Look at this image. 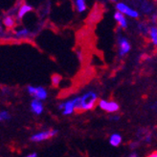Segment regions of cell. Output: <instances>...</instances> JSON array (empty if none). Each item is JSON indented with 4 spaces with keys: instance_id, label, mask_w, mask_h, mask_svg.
<instances>
[{
    "instance_id": "obj_24",
    "label": "cell",
    "mask_w": 157,
    "mask_h": 157,
    "mask_svg": "<svg viewBox=\"0 0 157 157\" xmlns=\"http://www.w3.org/2000/svg\"><path fill=\"white\" fill-rule=\"evenodd\" d=\"M119 119H120L119 116H112V117L110 118V120H111V121H119Z\"/></svg>"
},
{
    "instance_id": "obj_25",
    "label": "cell",
    "mask_w": 157,
    "mask_h": 157,
    "mask_svg": "<svg viewBox=\"0 0 157 157\" xmlns=\"http://www.w3.org/2000/svg\"><path fill=\"white\" fill-rule=\"evenodd\" d=\"M156 108V104H154V105H151V109H152V110H154Z\"/></svg>"
},
{
    "instance_id": "obj_19",
    "label": "cell",
    "mask_w": 157,
    "mask_h": 157,
    "mask_svg": "<svg viewBox=\"0 0 157 157\" xmlns=\"http://www.w3.org/2000/svg\"><path fill=\"white\" fill-rule=\"evenodd\" d=\"M10 113L7 110H2L0 111V121L1 122H7L8 120H10Z\"/></svg>"
},
{
    "instance_id": "obj_15",
    "label": "cell",
    "mask_w": 157,
    "mask_h": 157,
    "mask_svg": "<svg viewBox=\"0 0 157 157\" xmlns=\"http://www.w3.org/2000/svg\"><path fill=\"white\" fill-rule=\"evenodd\" d=\"M3 25L7 29H13L15 26V19L13 15H6L3 19Z\"/></svg>"
},
{
    "instance_id": "obj_17",
    "label": "cell",
    "mask_w": 157,
    "mask_h": 157,
    "mask_svg": "<svg viewBox=\"0 0 157 157\" xmlns=\"http://www.w3.org/2000/svg\"><path fill=\"white\" fill-rule=\"evenodd\" d=\"M150 27L151 26H148L147 24H146V23L144 22H141L139 23V25H138V29L141 33H142L143 35H148V31H150Z\"/></svg>"
},
{
    "instance_id": "obj_8",
    "label": "cell",
    "mask_w": 157,
    "mask_h": 157,
    "mask_svg": "<svg viewBox=\"0 0 157 157\" xmlns=\"http://www.w3.org/2000/svg\"><path fill=\"white\" fill-rule=\"evenodd\" d=\"M30 108H31L32 113H34L36 116L41 115L43 113V110H44V106H43L42 101L37 100V99H33L32 101H31Z\"/></svg>"
},
{
    "instance_id": "obj_5",
    "label": "cell",
    "mask_w": 157,
    "mask_h": 157,
    "mask_svg": "<svg viewBox=\"0 0 157 157\" xmlns=\"http://www.w3.org/2000/svg\"><path fill=\"white\" fill-rule=\"evenodd\" d=\"M57 133H58V130H56V129L42 130V131H39V132H36L35 134H33L31 136L30 140L35 143H40V142H43V141H46V140L55 137L57 135Z\"/></svg>"
},
{
    "instance_id": "obj_6",
    "label": "cell",
    "mask_w": 157,
    "mask_h": 157,
    "mask_svg": "<svg viewBox=\"0 0 157 157\" xmlns=\"http://www.w3.org/2000/svg\"><path fill=\"white\" fill-rule=\"evenodd\" d=\"M116 10L118 12L122 13L123 14H124L125 17H128L131 19H138L140 15L137 10L132 9L130 6H128V4H125L124 2H118L116 4Z\"/></svg>"
},
{
    "instance_id": "obj_12",
    "label": "cell",
    "mask_w": 157,
    "mask_h": 157,
    "mask_svg": "<svg viewBox=\"0 0 157 157\" xmlns=\"http://www.w3.org/2000/svg\"><path fill=\"white\" fill-rule=\"evenodd\" d=\"M32 11H33V7L31 6V5H29V4L24 3V4H22L19 7V9L17 11V17L18 19H21L24 18L28 13L32 12Z\"/></svg>"
},
{
    "instance_id": "obj_23",
    "label": "cell",
    "mask_w": 157,
    "mask_h": 157,
    "mask_svg": "<svg viewBox=\"0 0 157 157\" xmlns=\"http://www.w3.org/2000/svg\"><path fill=\"white\" fill-rule=\"evenodd\" d=\"M147 157H157V151H153L151 154H148Z\"/></svg>"
},
{
    "instance_id": "obj_7",
    "label": "cell",
    "mask_w": 157,
    "mask_h": 157,
    "mask_svg": "<svg viewBox=\"0 0 157 157\" xmlns=\"http://www.w3.org/2000/svg\"><path fill=\"white\" fill-rule=\"evenodd\" d=\"M118 48H119V56L124 57L125 56L131 49V44L128 42V40L124 37H120L118 39Z\"/></svg>"
},
{
    "instance_id": "obj_13",
    "label": "cell",
    "mask_w": 157,
    "mask_h": 157,
    "mask_svg": "<svg viewBox=\"0 0 157 157\" xmlns=\"http://www.w3.org/2000/svg\"><path fill=\"white\" fill-rule=\"evenodd\" d=\"M15 39H19V40H23V39H27L31 36L30 31L27 28H20L17 30L13 34Z\"/></svg>"
},
{
    "instance_id": "obj_18",
    "label": "cell",
    "mask_w": 157,
    "mask_h": 157,
    "mask_svg": "<svg viewBox=\"0 0 157 157\" xmlns=\"http://www.w3.org/2000/svg\"><path fill=\"white\" fill-rule=\"evenodd\" d=\"M61 82V77L59 74H53L51 77V83L54 87H59Z\"/></svg>"
},
{
    "instance_id": "obj_11",
    "label": "cell",
    "mask_w": 157,
    "mask_h": 157,
    "mask_svg": "<svg viewBox=\"0 0 157 157\" xmlns=\"http://www.w3.org/2000/svg\"><path fill=\"white\" fill-rule=\"evenodd\" d=\"M108 142H109V145L112 146V147H119L122 142H123V138H122V135L120 133H112V134L109 136L108 138Z\"/></svg>"
},
{
    "instance_id": "obj_26",
    "label": "cell",
    "mask_w": 157,
    "mask_h": 157,
    "mask_svg": "<svg viewBox=\"0 0 157 157\" xmlns=\"http://www.w3.org/2000/svg\"><path fill=\"white\" fill-rule=\"evenodd\" d=\"M109 1H113L114 2V1H116V0H109Z\"/></svg>"
},
{
    "instance_id": "obj_22",
    "label": "cell",
    "mask_w": 157,
    "mask_h": 157,
    "mask_svg": "<svg viewBox=\"0 0 157 157\" xmlns=\"http://www.w3.org/2000/svg\"><path fill=\"white\" fill-rule=\"evenodd\" d=\"M128 157H138V154H137V152H135V151H132V152L129 153Z\"/></svg>"
},
{
    "instance_id": "obj_16",
    "label": "cell",
    "mask_w": 157,
    "mask_h": 157,
    "mask_svg": "<svg viewBox=\"0 0 157 157\" xmlns=\"http://www.w3.org/2000/svg\"><path fill=\"white\" fill-rule=\"evenodd\" d=\"M75 6L78 13H83L86 11V0H75Z\"/></svg>"
},
{
    "instance_id": "obj_2",
    "label": "cell",
    "mask_w": 157,
    "mask_h": 157,
    "mask_svg": "<svg viewBox=\"0 0 157 157\" xmlns=\"http://www.w3.org/2000/svg\"><path fill=\"white\" fill-rule=\"evenodd\" d=\"M98 95L93 91L84 93L81 97V111H90L98 104Z\"/></svg>"
},
{
    "instance_id": "obj_21",
    "label": "cell",
    "mask_w": 157,
    "mask_h": 157,
    "mask_svg": "<svg viewBox=\"0 0 157 157\" xmlns=\"http://www.w3.org/2000/svg\"><path fill=\"white\" fill-rule=\"evenodd\" d=\"M25 157H37V154L36 152H32V153H29L27 154Z\"/></svg>"
},
{
    "instance_id": "obj_3",
    "label": "cell",
    "mask_w": 157,
    "mask_h": 157,
    "mask_svg": "<svg viewBox=\"0 0 157 157\" xmlns=\"http://www.w3.org/2000/svg\"><path fill=\"white\" fill-rule=\"evenodd\" d=\"M27 93L32 97L34 99H37L43 101L48 97V92L44 87L41 86H32L30 85L27 87Z\"/></svg>"
},
{
    "instance_id": "obj_10",
    "label": "cell",
    "mask_w": 157,
    "mask_h": 157,
    "mask_svg": "<svg viewBox=\"0 0 157 157\" xmlns=\"http://www.w3.org/2000/svg\"><path fill=\"white\" fill-rule=\"evenodd\" d=\"M137 137L139 138V140L143 141L145 143H151V141L152 139V134L148 129L141 128L137 131Z\"/></svg>"
},
{
    "instance_id": "obj_20",
    "label": "cell",
    "mask_w": 157,
    "mask_h": 157,
    "mask_svg": "<svg viewBox=\"0 0 157 157\" xmlns=\"http://www.w3.org/2000/svg\"><path fill=\"white\" fill-rule=\"evenodd\" d=\"M138 147H139V142H131L129 144V147L131 150H135V148H137Z\"/></svg>"
},
{
    "instance_id": "obj_9",
    "label": "cell",
    "mask_w": 157,
    "mask_h": 157,
    "mask_svg": "<svg viewBox=\"0 0 157 157\" xmlns=\"http://www.w3.org/2000/svg\"><path fill=\"white\" fill-rule=\"evenodd\" d=\"M114 19L115 21L117 22L118 26L122 29H125L128 28V19H127V17H125L124 14H123L122 13L116 11L114 13Z\"/></svg>"
},
{
    "instance_id": "obj_4",
    "label": "cell",
    "mask_w": 157,
    "mask_h": 157,
    "mask_svg": "<svg viewBox=\"0 0 157 157\" xmlns=\"http://www.w3.org/2000/svg\"><path fill=\"white\" fill-rule=\"evenodd\" d=\"M98 106L101 110L109 113V114H115L119 111L120 105L114 100H108V99H99Z\"/></svg>"
},
{
    "instance_id": "obj_1",
    "label": "cell",
    "mask_w": 157,
    "mask_h": 157,
    "mask_svg": "<svg viewBox=\"0 0 157 157\" xmlns=\"http://www.w3.org/2000/svg\"><path fill=\"white\" fill-rule=\"evenodd\" d=\"M58 108L64 116H70L76 111H81V97H75L71 99L60 102Z\"/></svg>"
},
{
    "instance_id": "obj_14",
    "label": "cell",
    "mask_w": 157,
    "mask_h": 157,
    "mask_svg": "<svg viewBox=\"0 0 157 157\" xmlns=\"http://www.w3.org/2000/svg\"><path fill=\"white\" fill-rule=\"evenodd\" d=\"M148 39H150L151 43L157 46V26L152 25L150 27V31H148Z\"/></svg>"
}]
</instances>
